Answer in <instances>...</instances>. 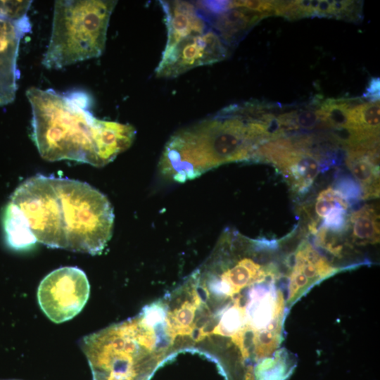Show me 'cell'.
I'll use <instances>...</instances> for the list:
<instances>
[{
  "instance_id": "44dd1931",
  "label": "cell",
  "mask_w": 380,
  "mask_h": 380,
  "mask_svg": "<svg viewBox=\"0 0 380 380\" xmlns=\"http://www.w3.org/2000/svg\"><path fill=\"white\" fill-rule=\"evenodd\" d=\"M379 77H372L365 89L363 97L369 99V101H379Z\"/></svg>"
},
{
  "instance_id": "2e32d148",
  "label": "cell",
  "mask_w": 380,
  "mask_h": 380,
  "mask_svg": "<svg viewBox=\"0 0 380 380\" xmlns=\"http://www.w3.org/2000/svg\"><path fill=\"white\" fill-rule=\"evenodd\" d=\"M3 227L6 241L13 249H27L37 241L23 213L11 201L4 212Z\"/></svg>"
},
{
  "instance_id": "6da1fadb",
  "label": "cell",
  "mask_w": 380,
  "mask_h": 380,
  "mask_svg": "<svg viewBox=\"0 0 380 380\" xmlns=\"http://www.w3.org/2000/svg\"><path fill=\"white\" fill-rule=\"evenodd\" d=\"M9 201L22 211L37 241L49 247L96 255L111 238L113 207L87 183L36 175L23 182Z\"/></svg>"
},
{
  "instance_id": "5bb4252c",
  "label": "cell",
  "mask_w": 380,
  "mask_h": 380,
  "mask_svg": "<svg viewBox=\"0 0 380 380\" xmlns=\"http://www.w3.org/2000/svg\"><path fill=\"white\" fill-rule=\"evenodd\" d=\"M345 163L362 191V200L379 196V142L346 148Z\"/></svg>"
},
{
  "instance_id": "5b68a950",
  "label": "cell",
  "mask_w": 380,
  "mask_h": 380,
  "mask_svg": "<svg viewBox=\"0 0 380 380\" xmlns=\"http://www.w3.org/2000/svg\"><path fill=\"white\" fill-rule=\"evenodd\" d=\"M93 380H147L169 349L161 329L139 313L84 336Z\"/></svg>"
},
{
  "instance_id": "7402d4cb",
  "label": "cell",
  "mask_w": 380,
  "mask_h": 380,
  "mask_svg": "<svg viewBox=\"0 0 380 380\" xmlns=\"http://www.w3.org/2000/svg\"><path fill=\"white\" fill-rule=\"evenodd\" d=\"M6 380H18V379H6Z\"/></svg>"
},
{
  "instance_id": "ba28073f",
  "label": "cell",
  "mask_w": 380,
  "mask_h": 380,
  "mask_svg": "<svg viewBox=\"0 0 380 380\" xmlns=\"http://www.w3.org/2000/svg\"><path fill=\"white\" fill-rule=\"evenodd\" d=\"M229 47L205 20L196 21L167 34L156 75L174 78L194 68L224 60Z\"/></svg>"
},
{
  "instance_id": "9a60e30c",
  "label": "cell",
  "mask_w": 380,
  "mask_h": 380,
  "mask_svg": "<svg viewBox=\"0 0 380 380\" xmlns=\"http://www.w3.org/2000/svg\"><path fill=\"white\" fill-rule=\"evenodd\" d=\"M349 243L356 246L376 244L379 242V213L376 206L365 205L349 213L347 234Z\"/></svg>"
},
{
  "instance_id": "8fae6325",
  "label": "cell",
  "mask_w": 380,
  "mask_h": 380,
  "mask_svg": "<svg viewBox=\"0 0 380 380\" xmlns=\"http://www.w3.org/2000/svg\"><path fill=\"white\" fill-rule=\"evenodd\" d=\"M290 258L291 264L288 265L290 268L286 302L289 307L312 286L343 270L329 262L308 239H303L298 244Z\"/></svg>"
},
{
  "instance_id": "9c48e42d",
  "label": "cell",
  "mask_w": 380,
  "mask_h": 380,
  "mask_svg": "<svg viewBox=\"0 0 380 380\" xmlns=\"http://www.w3.org/2000/svg\"><path fill=\"white\" fill-rule=\"evenodd\" d=\"M90 286L85 273L77 267H63L46 275L37 289L39 305L55 323L72 319L87 303Z\"/></svg>"
},
{
  "instance_id": "ac0fdd59",
  "label": "cell",
  "mask_w": 380,
  "mask_h": 380,
  "mask_svg": "<svg viewBox=\"0 0 380 380\" xmlns=\"http://www.w3.org/2000/svg\"><path fill=\"white\" fill-rule=\"evenodd\" d=\"M350 103L344 99H327L317 110L322 123L334 131H346L349 128Z\"/></svg>"
},
{
  "instance_id": "277c9868",
  "label": "cell",
  "mask_w": 380,
  "mask_h": 380,
  "mask_svg": "<svg viewBox=\"0 0 380 380\" xmlns=\"http://www.w3.org/2000/svg\"><path fill=\"white\" fill-rule=\"evenodd\" d=\"M277 246V240L253 239L226 228L198 269V289L210 314L244 289L279 279L277 265L267 258Z\"/></svg>"
},
{
  "instance_id": "30bf717a",
  "label": "cell",
  "mask_w": 380,
  "mask_h": 380,
  "mask_svg": "<svg viewBox=\"0 0 380 380\" xmlns=\"http://www.w3.org/2000/svg\"><path fill=\"white\" fill-rule=\"evenodd\" d=\"M198 284V270H196L163 299L166 310L165 331L172 346L179 338L190 337L198 341L205 324V309Z\"/></svg>"
},
{
  "instance_id": "7c38bea8",
  "label": "cell",
  "mask_w": 380,
  "mask_h": 380,
  "mask_svg": "<svg viewBox=\"0 0 380 380\" xmlns=\"http://www.w3.org/2000/svg\"><path fill=\"white\" fill-rule=\"evenodd\" d=\"M198 10L229 48L237 45L261 20L270 16L245 7H233L229 1H197Z\"/></svg>"
},
{
  "instance_id": "d6986e66",
  "label": "cell",
  "mask_w": 380,
  "mask_h": 380,
  "mask_svg": "<svg viewBox=\"0 0 380 380\" xmlns=\"http://www.w3.org/2000/svg\"><path fill=\"white\" fill-rule=\"evenodd\" d=\"M314 203V213L315 218L310 220L308 225L317 229L320 222L328 214L337 208L349 209L351 203L337 189L332 186H328L322 190L316 196Z\"/></svg>"
},
{
  "instance_id": "3957f363",
  "label": "cell",
  "mask_w": 380,
  "mask_h": 380,
  "mask_svg": "<svg viewBox=\"0 0 380 380\" xmlns=\"http://www.w3.org/2000/svg\"><path fill=\"white\" fill-rule=\"evenodd\" d=\"M26 96L32 108V139L49 161L74 160L102 167L108 121L96 118L70 94L30 87Z\"/></svg>"
},
{
  "instance_id": "ffe728a7",
  "label": "cell",
  "mask_w": 380,
  "mask_h": 380,
  "mask_svg": "<svg viewBox=\"0 0 380 380\" xmlns=\"http://www.w3.org/2000/svg\"><path fill=\"white\" fill-rule=\"evenodd\" d=\"M229 5L233 7H245L270 15L273 14L274 11L273 1H229Z\"/></svg>"
},
{
  "instance_id": "8992f818",
  "label": "cell",
  "mask_w": 380,
  "mask_h": 380,
  "mask_svg": "<svg viewBox=\"0 0 380 380\" xmlns=\"http://www.w3.org/2000/svg\"><path fill=\"white\" fill-rule=\"evenodd\" d=\"M111 0L55 1L52 30L42 65L61 69L99 57L105 48Z\"/></svg>"
},
{
  "instance_id": "e0dca14e",
  "label": "cell",
  "mask_w": 380,
  "mask_h": 380,
  "mask_svg": "<svg viewBox=\"0 0 380 380\" xmlns=\"http://www.w3.org/2000/svg\"><path fill=\"white\" fill-rule=\"evenodd\" d=\"M293 360L286 350L281 349L272 357L260 361L255 369V380H286L293 370Z\"/></svg>"
},
{
  "instance_id": "52a82bcc",
  "label": "cell",
  "mask_w": 380,
  "mask_h": 380,
  "mask_svg": "<svg viewBox=\"0 0 380 380\" xmlns=\"http://www.w3.org/2000/svg\"><path fill=\"white\" fill-rule=\"evenodd\" d=\"M338 154L333 148L327 151L315 147V139L310 136H283L260 144L253 162L271 163L293 194L303 196L322 172L338 163Z\"/></svg>"
},
{
  "instance_id": "7a4b0ae2",
  "label": "cell",
  "mask_w": 380,
  "mask_h": 380,
  "mask_svg": "<svg viewBox=\"0 0 380 380\" xmlns=\"http://www.w3.org/2000/svg\"><path fill=\"white\" fill-rule=\"evenodd\" d=\"M270 138V122L258 102L230 105L174 133L158 170L167 180L186 182L224 164L252 162L258 146Z\"/></svg>"
},
{
  "instance_id": "4fadbf2b",
  "label": "cell",
  "mask_w": 380,
  "mask_h": 380,
  "mask_svg": "<svg viewBox=\"0 0 380 380\" xmlns=\"http://www.w3.org/2000/svg\"><path fill=\"white\" fill-rule=\"evenodd\" d=\"M30 27L27 17L13 20L0 13V104L11 102L15 97L19 42Z\"/></svg>"
}]
</instances>
